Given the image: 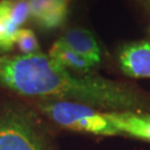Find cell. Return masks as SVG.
Instances as JSON below:
<instances>
[{"label": "cell", "instance_id": "obj_1", "mask_svg": "<svg viewBox=\"0 0 150 150\" xmlns=\"http://www.w3.org/2000/svg\"><path fill=\"white\" fill-rule=\"evenodd\" d=\"M0 87L19 96L85 103L102 111H137L139 96L127 85L77 74L48 54L0 56Z\"/></svg>", "mask_w": 150, "mask_h": 150}, {"label": "cell", "instance_id": "obj_2", "mask_svg": "<svg viewBox=\"0 0 150 150\" xmlns=\"http://www.w3.org/2000/svg\"><path fill=\"white\" fill-rule=\"evenodd\" d=\"M0 150H54L36 111L0 99Z\"/></svg>", "mask_w": 150, "mask_h": 150}, {"label": "cell", "instance_id": "obj_3", "mask_svg": "<svg viewBox=\"0 0 150 150\" xmlns=\"http://www.w3.org/2000/svg\"><path fill=\"white\" fill-rule=\"evenodd\" d=\"M33 105L37 111L61 128L96 136L119 134L108 111L80 102L57 99H38Z\"/></svg>", "mask_w": 150, "mask_h": 150}, {"label": "cell", "instance_id": "obj_4", "mask_svg": "<svg viewBox=\"0 0 150 150\" xmlns=\"http://www.w3.org/2000/svg\"><path fill=\"white\" fill-rule=\"evenodd\" d=\"M119 66L129 77L150 78V41H137L125 46L119 54Z\"/></svg>", "mask_w": 150, "mask_h": 150}, {"label": "cell", "instance_id": "obj_5", "mask_svg": "<svg viewBox=\"0 0 150 150\" xmlns=\"http://www.w3.org/2000/svg\"><path fill=\"white\" fill-rule=\"evenodd\" d=\"M30 17L39 27L51 30L59 28L67 19L69 7L60 0H28Z\"/></svg>", "mask_w": 150, "mask_h": 150}, {"label": "cell", "instance_id": "obj_6", "mask_svg": "<svg viewBox=\"0 0 150 150\" xmlns=\"http://www.w3.org/2000/svg\"><path fill=\"white\" fill-rule=\"evenodd\" d=\"M119 134L150 141V115L139 111H108Z\"/></svg>", "mask_w": 150, "mask_h": 150}, {"label": "cell", "instance_id": "obj_7", "mask_svg": "<svg viewBox=\"0 0 150 150\" xmlns=\"http://www.w3.org/2000/svg\"><path fill=\"white\" fill-rule=\"evenodd\" d=\"M60 43L83 56L91 62L98 64L101 60V51L99 43L93 33L83 28H74L58 39Z\"/></svg>", "mask_w": 150, "mask_h": 150}, {"label": "cell", "instance_id": "obj_8", "mask_svg": "<svg viewBox=\"0 0 150 150\" xmlns=\"http://www.w3.org/2000/svg\"><path fill=\"white\" fill-rule=\"evenodd\" d=\"M48 56L68 70L82 75L91 74V69L96 66L83 56L77 54L76 51L60 43L58 40L50 48Z\"/></svg>", "mask_w": 150, "mask_h": 150}, {"label": "cell", "instance_id": "obj_9", "mask_svg": "<svg viewBox=\"0 0 150 150\" xmlns=\"http://www.w3.org/2000/svg\"><path fill=\"white\" fill-rule=\"evenodd\" d=\"M16 47L20 51V54H35L40 52V46L35 32L31 29L21 28L18 33Z\"/></svg>", "mask_w": 150, "mask_h": 150}, {"label": "cell", "instance_id": "obj_10", "mask_svg": "<svg viewBox=\"0 0 150 150\" xmlns=\"http://www.w3.org/2000/svg\"><path fill=\"white\" fill-rule=\"evenodd\" d=\"M29 17H30V7L28 0H11L8 18L17 27L21 28L27 22Z\"/></svg>", "mask_w": 150, "mask_h": 150}, {"label": "cell", "instance_id": "obj_11", "mask_svg": "<svg viewBox=\"0 0 150 150\" xmlns=\"http://www.w3.org/2000/svg\"><path fill=\"white\" fill-rule=\"evenodd\" d=\"M10 4L11 0H0V26L9 12Z\"/></svg>", "mask_w": 150, "mask_h": 150}, {"label": "cell", "instance_id": "obj_12", "mask_svg": "<svg viewBox=\"0 0 150 150\" xmlns=\"http://www.w3.org/2000/svg\"><path fill=\"white\" fill-rule=\"evenodd\" d=\"M62 4H64L66 6H68L69 7V5H70V2H71V0H60Z\"/></svg>", "mask_w": 150, "mask_h": 150}, {"label": "cell", "instance_id": "obj_13", "mask_svg": "<svg viewBox=\"0 0 150 150\" xmlns=\"http://www.w3.org/2000/svg\"><path fill=\"white\" fill-rule=\"evenodd\" d=\"M146 1H147V2H148V5L150 6V0H146Z\"/></svg>", "mask_w": 150, "mask_h": 150}]
</instances>
